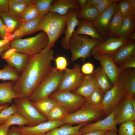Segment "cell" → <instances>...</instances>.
<instances>
[{"label": "cell", "instance_id": "cell-1", "mask_svg": "<svg viewBox=\"0 0 135 135\" xmlns=\"http://www.w3.org/2000/svg\"><path fill=\"white\" fill-rule=\"evenodd\" d=\"M52 49H44L29 57L19 79L15 82L13 91L18 98L29 99L39 85L51 71L54 59Z\"/></svg>", "mask_w": 135, "mask_h": 135}, {"label": "cell", "instance_id": "cell-2", "mask_svg": "<svg viewBox=\"0 0 135 135\" xmlns=\"http://www.w3.org/2000/svg\"><path fill=\"white\" fill-rule=\"evenodd\" d=\"M66 26L65 16L50 12L41 18L38 25V30L46 33L49 40L48 45L44 50H48L52 49L56 41L64 33Z\"/></svg>", "mask_w": 135, "mask_h": 135}, {"label": "cell", "instance_id": "cell-3", "mask_svg": "<svg viewBox=\"0 0 135 135\" xmlns=\"http://www.w3.org/2000/svg\"><path fill=\"white\" fill-rule=\"evenodd\" d=\"M48 36L42 31L36 35L25 39H18L10 42L11 47L16 48V52L29 56L40 52L47 46Z\"/></svg>", "mask_w": 135, "mask_h": 135}, {"label": "cell", "instance_id": "cell-4", "mask_svg": "<svg viewBox=\"0 0 135 135\" xmlns=\"http://www.w3.org/2000/svg\"><path fill=\"white\" fill-rule=\"evenodd\" d=\"M104 116L100 105L94 106L87 100L75 112L69 114L62 120L65 124H79L98 121Z\"/></svg>", "mask_w": 135, "mask_h": 135}, {"label": "cell", "instance_id": "cell-5", "mask_svg": "<svg viewBox=\"0 0 135 135\" xmlns=\"http://www.w3.org/2000/svg\"><path fill=\"white\" fill-rule=\"evenodd\" d=\"M64 72L55 68L51 71L39 85L29 98L32 102H35L49 97L58 90L63 76Z\"/></svg>", "mask_w": 135, "mask_h": 135}, {"label": "cell", "instance_id": "cell-6", "mask_svg": "<svg viewBox=\"0 0 135 135\" xmlns=\"http://www.w3.org/2000/svg\"><path fill=\"white\" fill-rule=\"evenodd\" d=\"M101 42L84 35L72 36L69 41L71 61L74 62L79 58L85 60L91 54L93 48Z\"/></svg>", "mask_w": 135, "mask_h": 135}, {"label": "cell", "instance_id": "cell-7", "mask_svg": "<svg viewBox=\"0 0 135 135\" xmlns=\"http://www.w3.org/2000/svg\"><path fill=\"white\" fill-rule=\"evenodd\" d=\"M14 99V104L18 112L26 121L27 126H34L47 121L46 118L36 110L28 99Z\"/></svg>", "mask_w": 135, "mask_h": 135}, {"label": "cell", "instance_id": "cell-8", "mask_svg": "<svg viewBox=\"0 0 135 135\" xmlns=\"http://www.w3.org/2000/svg\"><path fill=\"white\" fill-rule=\"evenodd\" d=\"M49 97L64 108L69 114L78 110L87 100L86 98L81 96L68 91L55 92Z\"/></svg>", "mask_w": 135, "mask_h": 135}, {"label": "cell", "instance_id": "cell-9", "mask_svg": "<svg viewBox=\"0 0 135 135\" xmlns=\"http://www.w3.org/2000/svg\"><path fill=\"white\" fill-rule=\"evenodd\" d=\"M118 77L112 88L105 93L100 105L106 117L112 112L126 96L124 89L118 82Z\"/></svg>", "mask_w": 135, "mask_h": 135}, {"label": "cell", "instance_id": "cell-10", "mask_svg": "<svg viewBox=\"0 0 135 135\" xmlns=\"http://www.w3.org/2000/svg\"><path fill=\"white\" fill-rule=\"evenodd\" d=\"M84 75L78 64H76L72 69L67 68L64 72L57 91L73 92L80 84Z\"/></svg>", "mask_w": 135, "mask_h": 135}, {"label": "cell", "instance_id": "cell-11", "mask_svg": "<svg viewBox=\"0 0 135 135\" xmlns=\"http://www.w3.org/2000/svg\"><path fill=\"white\" fill-rule=\"evenodd\" d=\"M131 40L127 38L108 37L96 45L92 50L91 54L93 55L98 53L113 56L120 48Z\"/></svg>", "mask_w": 135, "mask_h": 135}, {"label": "cell", "instance_id": "cell-12", "mask_svg": "<svg viewBox=\"0 0 135 135\" xmlns=\"http://www.w3.org/2000/svg\"><path fill=\"white\" fill-rule=\"evenodd\" d=\"M93 55L94 58L99 62L110 82L113 85L122 70L114 62L113 56L98 53Z\"/></svg>", "mask_w": 135, "mask_h": 135}, {"label": "cell", "instance_id": "cell-13", "mask_svg": "<svg viewBox=\"0 0 135 135\" xmlns=\"http://www.w3.org/2000/svg\"><path fill=\"white\" fill-rule=\"evenodd\" d=\"M118 2L113 3L106 10L100 13L96 19L92 22L99 34L104 38L108 36L110 22L117 12Z\"/></svg>", "mask_w": 135, "mask_h": 135}, {"label": "cell", "instance_id": "cell-14", "mask_svg": "<svg viewBox=\"0 0 135 135\" xmlns=\"http://www.w3.org/2000/svg\"><path fill=\"white\" fill-rule=\"evenodd\" d=\"M65 124L62 120L47 121L34 126H19L16 128L22 135H46L48 132Z\"/></svg>", "mask_w": 135, "mask_h": 135}, {"label": "cell", "instance_id": "cell-15", "mask_svg": "<svg viewBox=\"0 0 135 135\" xmlns=\"http://www.w3.org/2000/svg\"><path fill=\"white\" fill-rule=\"evenodd\" d=\"M131 98H133L125 97L114 109L116 124L129 121H135V114L131 104Z\"/></svg>", "mask_w": 135, "mask_h": 135}, {"label": "cell", "instance_id": "cell-16", "mask_svg": "<svg viewBox=\"0 0 135 135\" xmlns=\"http://www.w3.org/2000/svg\"><path fill=\"white\" fill-rule=\"evenodd\" d=\"M116 125L115 120L114 110L104 118L99 120L93 123L85 124L80 128L79 132L81 134L96 131L112 130L117 132Z\"/></svg>", "mask_w": 135, "mask_h": 135}, {"label": "cell", "instance_id": "cell-17", "mask_svg": "<svg viewBox=\"0 0 135 135\" xmlns=\"http://www.w3.org/2000/svg\"><path fill=\"white\" fill-rule=\"evenodd\" d=\"M80 11L78 10L72 9L65 16L66 21L65 36L61 40V44L62 47L66 50H70L69 41L79 23L78 16Z\"/></svg>", "mask_w": 135, "mask_h": 135}, {"label": "cell", "instance_id": "cell-18", "mask_svg": "<svg viewBox=\"0 0 135 135\" xmlns=\"http://www.w3.org/2000/svg\"><path fill=\"white\" fill-rule=\"evenodd\" d=\"M117 81L124 89L125 97L135 98L134 68H128L123 70L119 75Z\"/></svg>", "mask_w": 135, "mask_h": 135}, {"label": "cell", "instance_id": "cell-19", "mask_svg": "<svg viewBox=\"0 0 135 135\" xmlns=\"http://www.w3.org/2000/svg\"><path fill=\"white\" fill-rule=\"evenodd\" d=\"M79 20V23L72 36L82 35L102 42L105 40V38L99 34L92 22L82 20Z\"/></svg>", "mask_w": 135, "mask_h": 135}, {"label": "cell", "instance_id": "cell-20", "mask_svg": "<svg viewBox=\"0 0 135 135\" xmlns=\"http://www.w3.org/2000/svg\"><path fill=\"white\" fill-rule=\"evenodd\" d=\"M72 9L80 10L78 0H53L50 12H54L62 16H65L68 14L70 10Z\"/></svg>", "mask_w": 135, "mask_h": 135}, {"label": "cell", "instance_id": "cell-21", "mask_svg": "<svg viewBox=\"0 0 135 135\" xmlns=\"http://www.w3.org/2000/svg\"><path fill=\"white\" fill-rule=\"evenodd\" d=\"M135 56V42L132 40L120 48L113 56L117 65H119L130 58Z\"/></svg>", "mask_w": 135, "mask_h": 135}, {"label": "cell", "instance_id": "cell-22", "mask_svg": "<svg viewBox=\"0 0 135 135\" xmlns=\"http://www.w3.org/2000/svg\"><path fill=\"white\" fill-rule=\"evenodd\" d=\"M97 85L93 74L84 76L79 87L73 93L81 96L87 99L95 90Z\"/></svg>", "mask_w": 135, "mask_h": 135}, {"label": "cell", "instance_id": "cell-23", "mask_svg": "<svg viewBox=\"0 0 135 135\" xmlns=\"http://www.w3.org/2000/svg\"><path fill=\"white\" fill-rule=\"evenodd\" d=\"M15 82L12 81L0 83V106L11 103L18 98L13 90Z\"/></svg>", "mask_w": 135, "mask_h": 135}, {"label": "cell", "instance_id": "cell-24", "mask_svg": "<svg viewBox=\"0 0 135 135\" xmlns=\"http://www.w3.org/2000/svg\"><path fill=\"white\" fill-rule=\"evenodd\" d=\"M29 57L25 54L16 52L4 60L8 64L14 68L18 72L22 73L26 66Z\"/></svg>", "mask_w": 135, "mask_h": 135}, {"label": "cell", "instance_id": "cell-25", "mask_svg": "<svg viewBox=\"0 0 135 135\" xmlns=\"http://www.w3.org/2000/svg\"><path fill=\"white\" fill-rule=\"evenodd\" d=\"M89 122L82 123L75 126L65 124L48 132L46 135H80V128Z\"/></svg>", "mask_w": 135, "mask_h": 135}, {"label": "cell", "instance_id": "cell-26", "mask_svg": "<svg viewBox=\"0 0 135 135\" xmlns=\"http://www.w3.org/2000/svg\"><path fill=\"white\" fill-rule=\"evenodd\" d=\"M34 0H9V12L16 18L21 20L22 15L24 9L27 5L33 4Z\"/></svg>", "mask_w": 135, "mask_h": 135}, {"label": "cell", "instance_id": "cell-27", "mask_svg": "<svg viewBox=\"0 0 135 135\" xmlns=\"http://www.w3.org/2000/svg\"><path fill=\"white\" fill-rule=\"evenodd\" d=\"M93 74L97 86L104 92L110 90L112 87L106 74L101 66L94 70Z\"/></svg>", "mask_w": 135, "mask_h": 135}, {"label": "cell", "instance_id": "cell-28", "mask_svg": "<svg viewBox=\"0 0 135 135\" xmlns=\"http://www.w3.org/2000/svg\"><path fill=\"white\" fill-rule=\"evenodd\" d=\"M32 103L36 110L46 117L52 109L58 104L54 100L49 97Z\"/></svg>", "mask_w": 135, "mask_h": 135}, {"label": "cell", "instance_id": "cell-29", "mask_svg": "<svg viewBox=\"0 0 135 135\" xmlns=\"http://www.w3.org/2000/svg\"><path fill=\"white\" fill-rule=\"evenodd\" d=\"M0 17L3 20L8 33L12 34L20 26L22 22L9 12L0 13Z\"/></svg>", "mask_w": 135, "mask_h": 135}, {"label": "cell", "instance_id": "cell-30", "mask_svg": "<svg viewBox=\"0 0 135 135\" xmlns=\"http://www.w3.org/2000/svg\"><path fill=\"white\" fill-rule=\"evenodd\" d=\"M135 16H129L123 18L122 26L116 37L128 38L135 29Z\"/></svg>", "mask_w": 135, "mask_h": 135}, {"label": "cell", "instance_id": "cell-31", "mask_svg": "<svg viewBox=\"0 0 135 135\" xmlns=\"http://www.w3.org/2000/svg\"><path fill=\"white\" fill-rule=\"evenodd\" d=\"M100 14L95 7L87 4L84 8L80 10L78 18L80 20L92 22L96 19Z\"/></svg>", "mask_w": 135, "mask_h": 135}, {"label": "cell", "instance_id": "cell-32", "mask_svg": "<svg viewBox=\"0 0 135 135\" xmlns=\"http://www.w3.org/2000/svg\"><path fill=\"white\" fill-rule=\"evenodd\" d=\"M123 17L117 12L112 18L109 26L108 36L109 37H116L121 29Z\"/></svg>", "mask_w": 135, "mask_h": 135}, {"label": "cell", "instance_id": "cell-33", "mask_svg": "<svg viewBox=\"0 0 135 135\" xmlns=\"http://www.w3.org/2000/svg\"><path fill=\"white\" fill-rule=\"evenodd\" d=\"M20 75L16 70L7 64L0 70V80H8L15 82L20 78Z\"/></svg>", "mask_w": 135, "mask_h": 135}, {"label": "cell", "instance_id": "cell-34", "mask_svg": "<svg viewBox=\"0 0 135 135\" xmlns=\"http://www.w3.org/2000/svg\"><path fill=\"white\" fill-rule=\"evenodd\" d=\"M41 18L38 16L34 19L22 22L19 28L22 31V36L38 31V25Z\"/></svg>", "mask_w": 135, "mask_h": 135}, {"label": "cell", "instance_id": "cell-35", "mask_svg": "<svg viewBox=\"0 0 135 135\" xmlns=\"http://www.w3.org/2000/svg\"><path fill=\"white\" fill-rule=\"evenodd\" d=\"M69 114L64 108L58 104L52 109L46 118L47 121L62 120Z\"/></svg>", "mask_w": 135, "mask_h": 135}, {"label": "cell", "instance_id": "cell-36", "mask_svg": "<svg viewBox=\"0 0 135 135\" xmlns=\"http://www.w3.org/2000/svg\"><path fill=\"white\" fill-rule=\"evenodd\" d=\"M117 12L123 18L135 16V12L132 9L130 0H119L117 4Z\"/></svg>", "mask_w": 135, "mask_h": 135}, {"label": "cell", "instance_id": "cell-37", "mask_svg": "<svg viewBox=\"0 0 135 135\" xmlns=\"http://www.w3.org/2000/svg\"><path fill=\"white\" fill-rule=\"evenodd\" d=\"M40 16L38 11L35 5L30 4L27 5L24 9L21 17L22 22L34 19Z\"/></svg>", "mask_w": 135, "mask_h": 135}, {"label": "cell", "instance_id": "cell-38", "mask_svg": "<svg viewBox=\"0 0 135 135\" xmlns=\"http://www.w3.org/2000/svg\"><path fill=\"white\" fill-rule=\"evenodd\" d=\"M53 1V0H34L33 4L36 6L40 17H42L50 12Z\"/></svg>", "mask_w": 135, "mask_h": 135}, {"label": "cell", "instance_id": "cell-39", "mask_svg": "<svg viewBox=\"0 0 135 135\" xmlns=\"http://www.w3.org/2000/svg\"><path fill=\"white\" fill-rule=\"evenodd\" d=\"M4 124L10 127L14 125L19 126H25L27 125L28 123L24 117L17 111L12 115Z\"/></svg>", "mask_w": 135, "mask_h": 135}, {"label": "cell", "instance_id": "cell-40", "mask_svg": "<svg viewBox=\"0 0 135 135\" xmlns=\"http://www.w3.org/2000/svg\"><path fill=\"white\" fill-rule=\"evenodd\" d=\"M105 93L96 86L95 90L87 99L91 105L100 106L102 101Z\"/></svg>", "mask_w": 135, "mask_h": 135}, {"label": "cell", "instance_id": "cell-41", "mask_svg": "<svg viewBox=\"0 0 135 135\" xmlns=\"http://www.w3.org/2000/svg\"><path fill=\"white\" fill-rule=\"evenodd\" d=\"M118 133V135H135V121H129L120 124Z\"/></svg>", "mask_w": 135, "mask_h": 135}, {"label": "cell", "instance_id": "cell-42", "mask_svg": "<svg viewBox=\"0 0 135 135\" xmlns=\"http://www.w3.org/2000/svg\"><path fill=\"white\" fill-rule=\"evenodd\" d=\"M18 111L14 104L3 108L0 112V125L4 124L12 114Z\"/></svg>", "mask_w": 135, "mask_h": 135}, {"label": "cell", "instance_id": "cell-43", "mask_svg": "<svg viewBox=\"0 0 135 135\" xmlns=\"http://www.w3.org/2000/svg\"><path fill=\"white\" fill-rule=\"evenodd\" d=\"M118 0H101L96 6L100 13L107 9L113 3L118 2Z\"/></svg>", "mask_w": 135, "mask_h": 135}, {"label": "cell", "instance_id": "cell-44", "mask_svg": "<svg viewBox=\"0 0 135 135\" xmlns=\"http://www.w3.org/2000/svg\"><path fill=\"white\" fill-rule=\"evenodd\" d=\"M56 67L55 68L61 71H65L68 68V62L66 58L62 56L57 57L55 59Z\"/></svg>", "mask_w": 135, "mask_h": 135}, {"label": "cell", "instance_id": "cell-45", "mask_svg": "<svg viewBox=\"0 0 135 135\" xmlns=\"http://www.w3.org/2000/svg\"><path fill=\"white\" fill-rule=\"evenodd\" d=\"M118 67L122 70L128 68H135V56L125 61Z\"/></svg>", "mask_w": 135, "mask_h": 135}, {"label": "cell", "instance_id": "cell-46", "mask_svg": "<svg viewBox=\"0 0 135 135\" xmlns=\"http://www.w3.org/2000/svg\"><path fill=\"white\" fill-rule=\"evenodd\" d=\"M81 71L84 75H88L92 74L94 70L93 64L90 62L84 64L81 68Z\"/></svg>", "mask_w": 135, "mask_h": 135}, {"label": "cell", "instance_id": "cell-47", "mask_svg": "<svg viewBox=\"0 0 135 135\" xmlns=\"http://www.w3.org/2000/svg\"><path fill=\"white\" fill-rule=\"evenodd\" d=\"M10 34L8 33L7 28L0 17V37L1 38L6 39Z\"/></svg>", "mask_w": 135, "mask_h": 135}, {"label": "cell", "instance_id": "cell-48", "mask_svg": "<svg viewBox=\"0 0 135 135\" xmlns=\"http://www.w3.org/2000/svg\"><path fill=\"white\" fill-rule=\"evenodd\" d=\"M16 52V50L15 48L11 47L1 53L0 55L4 60L9 58Z\"/></svg>", "mask_w": 135, "mask_h": 135}, {"label": "cell", "instance_id": "cell-49", "mask_svg": "<svg viewBox=\"0 0 135 135\" xmlns=\"http://www.w3.org/2000/svg\"><path fill=\"white\" fill-rule=\"evenodd\" d=\"M9 0H0V13L9 12Z\"/></svg>", "mask_w": 135, "mask_h": 135}, {"label": "cell", "instance_id": "cell-50", "mask_svg": "<svg viewBox=\"0 0 135 135\" xmlns=\"http://www.w3.org/2000/svg\"><path fill=\"white\" fill-rule=\"evenodd\" d=\"M7 135H22L18 130L17 128L12 126L10 128L8 131Z\"/></svg>", "mask_w": 135, "mask_h": 135}, {"label": "cell", "instance_id": "cell-51", "mask_svg": "<svg viewBox=\"0 0 135 135\" xmlns=\"http://www.w3.org/2000/svg\"><path fill=\"white\" fill-rule=\"evenodd\" d=\"M10 128L4 124L0 125V135H7Z\"/></svg>", "mask_w": 135, "mask_h": 135}, {"label": "cell", "instance_id": "cell-52", "mask_svg": "<svg viewBox=\"0 0 135 135\" xmlns=\"http://www.w3.org/2000/svg\"><path fill=\"white\" fill-rule=\"evenodd\" d=\"M107 130L96 131L88 132L80 135H103Z\"/></svg>", "mask_w": 135, "mask_h": 135}, {"label": "cell", "instance_id": "cell-53", "mask_svg": "<svg viewBox=\"0 0 135 135\" xmlns=\"http://www.w3.org/2000/svg\"><path fill=\"white\" fill-rule=\"evenodd\" d=\"M101 0H87V4L96 7Z\"/></svg>", "mask_w": 135, "mask_h": 135}, {"label": "cell", "instance_id": "cell-54", "mask_svg": "<svg viewBox=\"0 0 135 135\" xmlns=\"http://www.w3.org/2000/svg\"><path fill=\"white\" fill-rule=\"evenodd\" d=\"M11 42L10 40L7 39H0V48L10 44Z\"/></svg>", "mask_w": 135, "mask_h": 135}, {"label": "cell", "instance_id": "cell-55", "mask_svg": "<svg viewBox=\"0 0 135 135\" xmlns=\"http://www.w3.org/2000/svg\"><path fill=\"white\" fill-rule=\"evenodd\" d=\"M87 0H78L80 10L84 8L87 5Z\"/></svg>", "mask_w": 135, "mask_h": 135}, {"label": "cell", "instance_id": "cell-56", "mask_svg": "<svg viewBox=\"0 0 135 135\" xmlns=\"http://www.w3.org/2000/svg\"><path fill=\"white\" fill-rule=\"evenodd\" d=\"M11 48L10 44L0 48V54L4 51Z\"/></svg>", "mask_w": 135, "mask_h": 135}, {"label": "cell", "instance_id": "cell-57", "mask_svg": "<svg viewBox=\"0 0 135 135\" xmlns=\"http://www.w3.org/2000/svg\"><path fill=\"white\" fill-rule=\"evenodd\" d=\"M103 135H118L116 132L112 130H108Z\"/></svg>", "mask_w": 135, "mask_h": 135}, {"label": "cell", "instance_id": "cell-58", "mask_svg": "<svg viewBox=\"0 0 135 135\" xmlns=\"http://www.w3.org/2000/svg\"><path fill=\"white\" fill-rule=\"evenodd\" d=\"M132 9L133 12H135V0H130Z\"/></svg>", "mask_w": 135, "mask_h": 135}, {"label": "cell", "instance_id": "cell-59", "mask_svg": "<svg viewBox=\"0 0 135 135\" xmlns=\"http://www.w3.org/2000/svg\"><path fill=\"white\" fill-rule=\"evenodd\" d=\"M128 38L131 40H135V32L131 34L128 37Z\"/></svg>", "mask_w": 135, "mask_h": 135}, {"label": "cell", "instance_id": "cell-60", "mask_svg": "<svg viewBox=\"0 0 135 135\" xmlns=\"http://www.w3.org/2000/svg\"><path fill=\"white\" fill-rule=\"evenodd\" d=\"M8 106V104H6L2 106H0V112L3 108Z\"/></svg>", "mask_w": 135, "mask_h": 135}, {"label": "cell", "instance_id": "cell-61", "mask_svg": "<svg viewBox=\"0 0 135 135\" xmlns=\"http://www.w3.org/2000/svg\"><path fill=\"white\" fill-rule=\"evenodd\" d=\"M1 38L0 37V39Z\"/></svg>", "mask_w": 135, "mask_h": 135}]
</instances>
